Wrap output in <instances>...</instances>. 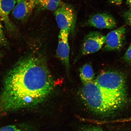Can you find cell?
<instances>
[{"label":"cell","mask_w":131,"mask_h":131,"mask_svg":"<svg viewBox=\"0 0 131 131\" xmlns=\"http://www.w3.org/2000/svg\"><path fill=\"white\" fill-rule=\"evenodd\" d=\"M80 131H104L101 128L96 126H87L82 127Z\"/></svg>","instance_id":"15"},{"label":"cell","mask_w":131,"mask_h":131,"mask_svg":"<svg viewBox=\"0 0 131 131\" xmlns=\"http://www.w3.org/2000/svg\"><path fill=\"white\" fill-rule=\"evenodd\" d=\"M0 131H30L15 125H9L0 128Z\"/></svg>","instance_id":"13"},{"label":"cell","mask_w":131,"mask_h":131,"mask_svg":"<svg viewBox=\"0 0 131 131\" xmlns=\"http://www.w3.org/2000/svg\"><path fill=\"white\" fill-rule=\"evenodd\" d=\"M126 28L123 26L111 31L106 36L105 50H118L122 48L125 38Z\"/></svg>","instance_id":"7"},{"label":"cell","mask_w":131,"mask_h":131,"mask_svg":"<svg viewBox=\"0 0 131 131\" xmlns=\"http://www.w3.org/2000/svg\"><path fill=\"white\" fill-rule=\"evenodd\" d=\"M54 85L43 59L31 56L22 59L5 78L0 94V115L39 104L50 94Z\"/></svg>","instance_id":"1"},{"label":"cell","mask_w":131,"mask_h":131,"mask_svg":"<svg viewBox=\"0 0 131 131\" xmlns=\"http://www.w3.org/2000/svg\"><path fill=\"white\" fill-rule=\"evenodd\" d=\"M80 71V78L83 83L93 81L94 74L91 65L86 64L81 68Z\"/></svg>","instance_id":"12"},{"label":"cell","mask_w":131,"mask_h":131,"mask_svg":"<svg viewBox=\"0 0 131 131\" xmlns=\"http://www.w3.org/2000/svg\"><path fill=\"white\" fill-rule=\"evenodd\" d=\"M37 4L36 0H16L12 10L13 16L17 20H25L29 17Z\"/></svg>","instance_id":"9"},{"label":"cell","mask_w":131,"mask_h":131,"mask_svg":"<svg viewBox=\"0 0 131 131\" xmlns=\"http://www.w3.org/2000/svg\"><path fill=\"white\" fill-rule=\"evenodd\" d=\"M94 81L108 94L127 101L126 81L123 74L116 71L104 72L98 75Z\"/></svg>","instance_id":"3"},{"label":"cell","mask_w":131,"mask_h":131,"mask_svg":"<svg viewBox=\"0 0 131 131\" xmlns=\"http://www.w3.org/2000/svg\"><path fill=\"white\" fill-rule=\"evenodd\" d=\"M69 33L68 31L60 30L58 36V45L57 51V56L65 66L68 74L70 68V47L68 39Z\"/></svg>","instance_id":"6"},{"label":"cell","mask_w":131,"mask_h":131,"mask_svg":"<svg viewBox=\"0 0 131 131\" xmlns=\"http://www.w3.org/2000/svg\"><path fill=\"white\" fill-rule=\"evenodd\" d=\"M123 15L126 22L131 26V8L128 10L124 13Z\"/></svg>","instance_id":"17"},{"label":"cell","mask_w":131,"mask_h":131,"mask_svg":"<svg viewBox=\"0 0 131 131\" xmlns=\"http://www.w3.org/2000/svg\"><path fill=\"white\" fill-rule=\"evenodd\" d=\"M122 1L123 0H109V2L111 4L117 6L120 5L122 4Z\"/></svg>","instance_id":"18"},{"label":"cell","mask_w":131,"mask_h":131,"mask_svg":"<svg viewBox=\"0 0 131 131\" xmlns=\"http://www.w3.org/2000/svg\"><path fill=\"white\" fill-rule=\"evenodd\" d=\"M1 53H0V60H1Z\"/></svg>","instance_id":"20"},{"label":"cell","mask_w":131,"mask_h":131,"mask_svg":"<svg viewBox=\"0 0 131 131\" xmlns=\"http://www.w3.org/2000/svg\"><path fill=\"white\" fill-rule=\"evenodd\" d=\"M106 36L98 31L90 32L85 37L81 49V53L86 55L97 52L105 44Z\"/></svg>","instance_id":"5"},{"label":"cell","mask_w":131,"mask_h":131,"mask_svg":"<svg viewBox=\"0 0 131 131\" xmlns=\"http://www.w3.org/2000/svg\"><path fill=\"white\" fill-rule=\"evenodd\" d=\"M88 26L99 29H113L117 23L114 18L107 13H101L90 16L86 22Z\"/></svg>","instance_id":"8"},{"label":"cell","mask_w":131,"mask_h":131,"mask_svg":"<svg viewBox=\"0 0 131 131\" xmlns=\"http://www.w3.org/2000/svg\"><path fill=\"white\" fill-rule=\"evenodd\" d=\"M16 3V0H0V21L4 22L7 28L13 27L9 15Z\"/></svg>","instance_id":"10"},{"label":"cell","mask_w":131,"mask_h":131,"mask_svg":"<svg viewBox=\"0 0 131 131\" xmlns=\"http://www.w3.org/2000/svg\"><path fill=\"white\" fill-rule=\"evenodd\" d=\"M7 44V41L4 35L3 27L0 21V45L5 46Z\"/></svg>","instance_id":"14"},{"label":"cell","mask_w":131,"mask_h":131,"mask_svg":"<svg viewBox=\"0 0 131 131\" xmlns=\"http://www.w3.org/2000/svg\"><path fill=\"white\" fill-rule=\"evenodd\" d=\"M127 4L131 8V0H127Z\"/></svg>","instance_id":"19"},{"label":"cell","mask_w":131,"mask_h":131,"mask_svg":"<svg viewBox=\"0 0 131 131\" xmlns=\"http://www.w3.org/2000/svg\"><path fill=\"white\" fill-rule=\"evenodd\" d=\"M57 25L60 30L70 33L74 29L76 16L73 8L66 4L54 11Z\"/></svg>","instance_id":"4"},{"label":"cell","mask_w":131,"mask_h":131,"mask_svg":"<svg viewBox=\"0 0 131 131\" xmlns=\"http://www.w3.org/2000/svg\"><path fill=\"white\" fill-rule=\"evenodd\" d=\"M37 5L41 9L54 11L58 8L65 4L61 0H36Z\"/></svg>","instance_id":"11"},{"label":"cell","mask_w":131,"mask_h":131,"mask_svg":"<svg viewBox=\"0 0 131 131\" xmlns=\"http://www.w3.org/2000/svg\"><path fill=\"white\" fill-rule=\"evenodd\" d=\"M124 58L126 61L131 63V43L124 55Z\"/></svg>","instance_id":"16"},{"label":"cell","mask_w":131,"mask_h":131,"mask_svg":"<svg viewBox=\"0 0 131 131\" xmlns=\"http://www.w3.org/2000/svg\"><path fill=\"white\" fill-rule=\"evenodd\" d=\"M80 95L90 110L104 117L115 113L126 102L108 94L93 81L83 83L80 90Z\"/></svg>","instance_id":"2"}]
</instances>
